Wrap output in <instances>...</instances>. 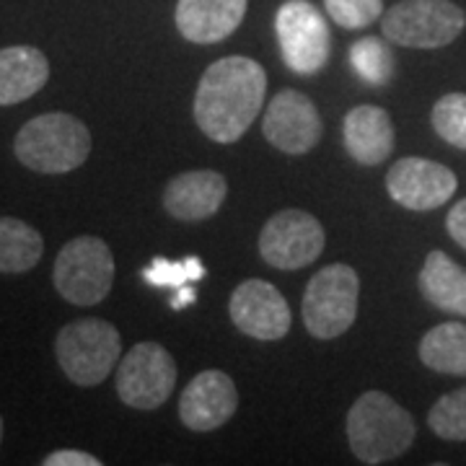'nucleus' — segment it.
<instances>
[{
    "label": "nucleus",
    "mask_w": 466,
    "mask_h": 466,
    "mask_svg": "<svg viewBox=\"0 0 466 466\" xmlns=\"http://www.w3.org/2000/svg\"><path fill=\"white\" fill-rule=\"evenodd\" d=\"M327 244L324 226L299 208H288L269 218L259 233V254L275 269H303L314 265Z\"/></svg>",
    "instance_id": "obj_10"
},
{
    "label": "nucleus",
    "mask_w": 466,
    "mask_h": 466,
    "mask_svg": "<svg viewBox=\"0 0 466 466\" xmlns=\"http://www.w3.org/2000/svg\"><path fill=\"white\" fill-rule=\"evenodd\" d=\"M267 73L257 60L231 55L210 63L195 91V122L213 143H236L262 112Z\"/></svg>",
    "instance_id": "obj_1"
},
{
    "label": "nucleus",
    "mask_w": 466,
    "mask_h": 466,
    "mask_svg": "<svg viewBox=\"0 0 466 466\" xmlns=\"http://www.w3.org/2000/svg\"><path fill=\"white\" fill-rule=\"evenodd\" d=\"M324 8L342 29H366L383 16V0H324Z\"/></svg>",
    "instance_id": "obj_26"
},
{
    "label": "nucleus",
    "mask_w": 466,
    "mask_h": 466,
    "mask_svg": "<svg viewBox=\"0 0 466 466\" xmlns=\"http://www.w3.org/2000/svg\"><path fill=\"white\" fill-rule=\"evenodd\" d=\"M45 238L34 226L18 218H0V272L18 275L39 265Z\"/></svg>",
    "instance_id": "obj_21"
},
{
    "label": "nucleus",
    "mask_w": 466,
    "mask_h": 466,
    "mask_svg": "<svg viewBox=\"0 0 466 466\" xmlns=\"http://www.w3.org/2000/svg\"><path fill=\"white\" fill-rule=\"evenodd\" d=\"M249 0H179L177 3V29L187 42L218 45L228 39L247 16Z\"/></svg>",
    "instance_id": "obj_16"
},
{
    "label": "nucleus",
    "mask_w": 466,
    "mask_h": 466,
    "mask_svg": "<svg viewBox=\"0 0 466 466\" xmlns=\"http://www.w3.org/2000/svg\"><path fill=\"white\" fill-rule=\"evenodd\" d=\"M446 228H449V236L466 249V198L459 200L453 208L449 210V218H446Z\"/></svg>",
    "instance_id": "obj_28"
},
{
    "label": "nucleus",
    "mask_w": 466,
    "mask_h": 466,
    "mask_svg": "<svg viewBox=\"0 0 466 466\" xmlns=\"http://www.w3.org/2000/svg\"><path fill=\"white\" fill-rule=\"evenodd\" d=\"M0 441H3V417H0Z\"/></svg>",
    "instance_id": "obj_30"
},
{
    "label": "nucleus",
    "mask_w": 466,
    "mask_h": 466,
    "mask_svg": "<svg viewBox=\"0 0 466 466\" xmlns=\"http://www.w3.org/2000/svg\"><path fill=\"white\" fill-rule=\"evenodd\" d=\"M262 133L278 150L288 156H303L317 148L324 125L314 101L296 88H285L267 104Z\"/></svg>",
    "instance_id": "obj_11"
},
{
    "label": "nucleus",
    "mask_w": 466,
    "mask_h": 466,
    "mask_svg": "<svg viewBox=\"0 0 466 466\" xmlns=\"http://www.w3.org/2000/svg\"><path fill=\"white\" fill-rule=\"evenodd\" d=\"M345 148L360 167H379L394 150V122L386 109L360 104L350 109L342 122Z\"/></svg>",
    "instance_id": "obj_17"
},
{
    "label": "nucleus",
    "mask_w": 466,
    "mask_h": 466,
    "mask_svg": "<svg viewBox=\"0 0 466 466\" xmlns=\"http://www.w3.org/2000/svg\"><path fill=\"white\" fill-rule=\"evenodd\" d=\"M350 63H352V70L370 86L389 84L391 76H394L391 47L383 39H376V36H366V39L355 42L350 47Z\"/></svg>",
    "instance_id": "obj_22"
},
{
    "label": "nucleus",
    "mask_w": 466,
    "mask_h": 466,
    "mask_svg": "<svg viewBox=\"0 0 466 466\" xmlns=\"http://www.w3.org/2000/svg\"><path fill=\"white\" fill-rule=\"evenodd\" d=\"M228 314L238 332L262 339V342L283 339L285 334L290 332V321H293L290 306L283 293L259 278L244 280L233 290L228 300Z\"/></svg>",
    "instance_id": "obj_12"
},
{
    "label": "nucleus",
    "mask_w": 466,
    "mask_h": 466,
    "mask_svg": "<svg viewBox=\"0 0 466 466\" xmlns=\"http://www.w3.org/2000/svg\"><path fill=\"white\" fill-rule=\"evenodd\" d=\"M55 358L76 386H99L122 360V337L106 319H76L57 332Z\"/></svg>",
    "instance_id": "obj_4"
},
{
    "label": "nucleus",
    "mask_w": 466,
    "mask_h": 466,
    "mask_svg": "<svg viewBox=\"0 0 466 466\" xmlns=\"http://www.w3.org/2000/svg\"><path fill=\"white\" fill-rule=\"evenodd\" d=\"M466 14L451 0H401L381 16L389 42L412 50H438L464 32Z\"/></svg>",
    "instance_id": "obj_7"
},
{
    "label": "nucleus",
    "mask_w": 466,
    "mask_h": 466,
    "mask_svg": "<svg viewBox=\"0 0 466 466\" xmlns=\"http://www.w3.org/2000/svg\"><path fill=\"white\" fill-rule=\"evenodd\" d=\"M420 290L435 309L466 317V267L456 265L446 251L435 249L420 269Z\"/></svg>",
    "instance_id": "obj_19"
},
{
    "label": "nucleus",
    "mask_w": 466,
    "mask_h": 466,
    "mask_svg": "<svg viewBox=\"0 0 466 466\" xmlns=\"http://www.w3.org/2000/svg\"><path fill=\"white\" fill-rule=\"evenodd\" d=\"M146 280L158 288H179V285L195 283V280H202L205 278V265H202L198 257H187V259H179V262H168L164 257H156L146 269H143Z\"/></svg>",
    "instance_id": "obj_25"
},
{
    "label": "nucleus",
    "mask_w": 466,
    "mask_h": 466,
    "mask_svg": "<svg viewBox=\"0 0 466 466\" xmlns=\"http://www.w3.org/2000/svg\"><path fill=\"white\" fill-rule=\"evenodd\" d=\"M433 127L449 146L466 150V94H446L435 101Z\"/></svg>",
    "instance_id": "obj_24"
},
{
    "label": "nucleus",
    "mask_w": 466,
    "mask_h": 466,
    "mask_svg": "<svg viewBox=\"0 0 466 466\" xmlns=\"http://www.w3.org/2000/svg\"><path fill=\"white\" fill-rule=\"evenodd\" d=\"M360 278L350 265L334 262L319 269L306 285L300 314L311 337L334 339L342 337L358 319Z\"/></svg>",
    "instance_id": "obj_5"
},
{
    "label": "nucleus",
    "mask_w": 466,
    "mask_h": 466,
    "mask_svg": "<svg viewBox=\"0 0 466 466\" xmlns=\"http://www.w3.org/2000/svg\"><path fill=\"white\" fill-rule=\"evenodd\" d=\"M14 153L36 174H67L86 164L91 153V133L78 116L47 112L29 119L18 130Z\"/></svg>",
    "instance_id": "obj_3"
},
{
    "label": "nucleus",
    "mask_w": 466,
    "mask_h": 466,
    "mask_svg": "<svg viewBox=\"0 0 466 466\" xmlns=\"http://www.w3.org/2000/svg\"><path fill=\"white\" fill-rule=\"evenodd\" d=\"M177 363L164 345L137 342L116 366V394L133 410H158L174 394Z\"/></svg>",
    "instance_id": "obj_9"
},
{
    "label": "nucleus",
    "mask_w": 466,
    "mask_h": 466,
    "mask_svg": "<svg viewBox=\"0 0 466 466\" xmlns=\"http://www.w3.org/2000/svg\"><path fill=\"white\" fill-rule=\"evenodd\" d=\"M50 81V60L32 45L0 50V106L32 99Z\"/></svg>",
    "instance_id": "obj_18"
},
{
    "label": "nucleus",
    "mask_w": 466,
    "mask_h": 466,
    "mask_svg": "<svg viewBox=\"0 0 466 466\" xmlns=\"http://www.w3.org/2000/svg\"><path fill=\"white\" fill-rule=\"evenodd\" d=\"M195 299H198V293H195V290H192L189 285H179L177 296L171 299V309H174V311H179V309H184V306L195 303Z\"/></svg>",
    "instance_id": "obj_29"
},
{
    "label": "nucleus",
    "mask_w": 466,
    "mask_h": 466,
    "mask_svg": "<svg viewBox=\"0 0 466 466\" xmlns=\"http://www.w3.org/2000/svg\"><path fill=\"white\" fill-rule=\"evenodd\" d=\"M45 466H101V459L86 453V451H73V449H63V451H52L50 456H45Z\"/></svg>",
    "instance_id": "obj_27"
},
{
    "label": "nucleus",
    "mask_w": 466,
    "mask_h": 466,
    "mask_svg": "<svg viewBox=\"0 0 466 466\" xmlns=\"http://www.w3.org/2000/svg\"><path fill=\"white\" fill-rule=\"evenodd\" d=\"M55 290L73 306H96L115 285V257L99 236H78L60 249L52 269Z\"/></svg>",
    "instance_id": "obj_6"
},
{
    "label": "nucleus",
    "mask_w": 466,
    "mask_h": 466,
    "mask_svg": "<svg viewBox=\"0 0 466 466\" xmlns=\"http://www.w3.org/2000/svg\"><path fill=\"white\" fill-rule=\"evenodd\" d=\"M238 407L236 383L223 370H202L187 383L179 400V420L192 433H210L223 428Z\"/></svg>",
    "instance_id": "obj_14"
},
{
    "label": "nucleus",
    "mask_w": 466,
    "mask_h": 466,
    "mask_svg": "<svg viewBox=\"0 0 466 466\" xmlns=\"http://www.w3.org/2000/svg\"><path fill=\"white\" fill-rule=\"evenodd\" d=\"M275 32L285 66L299 76H314L329 63V24L309 0H285L275 14Z\"/></svg>",
    "instance_id": "obj_8"
},
{
    "label": "nucleus",
    "mask_w": 466,
    "mask_h": 466,
    "mask_svg": "<svg viewBox=\"0 0 466 466\" xmlns=\"http://www.w3.org/2000/svg\"><path fill=\"white\" fill-rule=\"evenodd\" d=\"M459 187L456 174L443 164L407 156L386 174L389 198L407 210H435L453 198Z\"/></svg>",
    "instance_id": "obj_13"
},
{
    "label": "nucleus",
    "mask_w": 466,
    "mask_h": 466,
    "mask_svg": "<svg viewBox=\"0 0 466 466\" xmlns=\"http://www.w3.org/2000/svg\"><path fill=\"white\" fill-rule=\"evenodd\" d=\"M412 415L383 391L360 394L348 412L350 451L368 466L400 459L415 443Z\"/></svg>",
    "instance_id": "obj_2"
},
{
    "label": "nucleus",
    "mask_w": 466,
    "mask_h": 466,
    "mask_svg": "<svg viewBox=\"0 0 466 466\" xmlns=\"http://www.w3.org/2000/svg\"><path fill=\"white\" fill-rule=\"evenodd\" d=\"M428 425L443 441H466V386L435 401L428 412Z\"/></svg>",
    "instance_id": "obj_23"
},
{
    "label": "nucleus",
    "mask_w": 466,
    "mask_h": 466,
    "mask_svg": "<svg viewBox=\"0 0 466 466\" xmlns=\"http://www.w3.org/2000/svg\"><path fill=\"white\" fill-rule=\"evenodd\" d=\"M420 360L435 373L466 376V324H438L420 339Z\"/></svg>",
    "instance_id": "obj_20"
},
{
    "label": "nucleus",
    "mask_w": 466,
    "mask_h": 466,
    "mask_svg": "<svg viewBox=\"0 0 466 466\" xmlns=\"http://www.w3.org/2000/svg\"><path fill=\"white\" fill-rule=\"evenodd\" d=\"M228 195V182L213 168H198L177 174L164 189V208L171 218L198 223L216 216Z\"/></svg>",
    "instance_id": "obj_15"
}]
</instances>
